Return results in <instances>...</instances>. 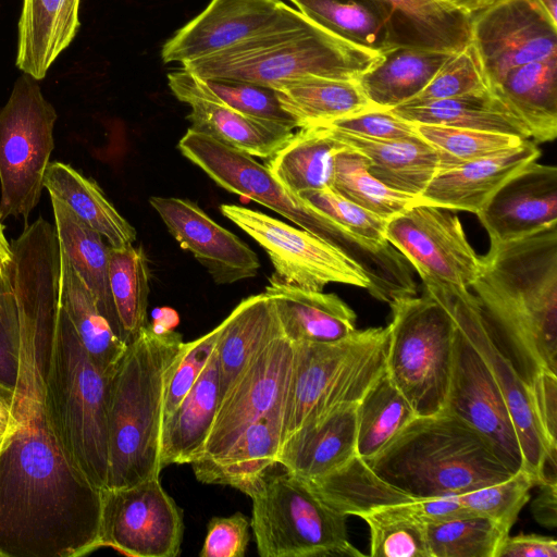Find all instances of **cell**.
Instances as JSON below:
<instances>
[{
    "label": "cell",
    "instance_id": "obj_11",
    "mask_svg": "<svg viewBox=\"0 0 557 557\" xmlns=\"http://www.w3.org/2000/svg\"><path fill=\"white\" fill-rule=\"evenodd\" d=\"M450 211L416 203L387 220L385 239L412 264L424 286L470 289L481 258Z\"/></svg>",
    "mask_w": 557,
    "mask_h": 557
},
{
    "label": "cell",
    "instance_id": "obj_34",
    "mask_svg": "<svg viewBox=\"0 0 557 557\" xmlns=\"http://www.w3.org/2000/svg\"><path fill=\"white\" fill-rule=\"evenodd\" d=\"M59 246L84 283L113 331L124 342L108 278V250L103 237L84 223L62 200L50 196Z\"/></svg>",
    "mask_w": 557,
    "mask_h": 557
},
{
    "label": "cell",
    "instance_id": "obj_4",
    "mask_svg": "<svg viewBox=\"0 0 557 557\" xmlns=\"http://www.w3.org/2000/svg\"><path fill=\"white\" fill-rule=\"evenodd\" d=\"M364 461L381 480L414 499L465 494L513 474L488 441L446 410L416 417Z\"/></svg>",
    "mask_w": 557,
    "mask_h": 557
},
{
    "label": "cell",
    "instance_id": "obj_59",
    "mask_svg": "<svg viewBox=\"0 0 557 557\" xmlns=\"http://www.w3.org/2000/svg\"><path fill=\"white\" fill-rule=\"evenodd\" d=\"M17 421L11 400L0 394V454L13 436Z\"/></svg>",
    "mask_w": 557,
    "mask_h": 557
},
{
    "label": "cell",
    "instance_id": "obj_49",
    "mask_svg": "<svg viewBox=\"0 0 557 557\" xmlns=\"http://www.w3.org/2000/svg\"><path fill=\"white\" fill-rule=\"evenodd\" d=\"M490 89L471 42L453 53L425 88L406 103L449 99Z\"/></svg>",
    "mask_w": 557,
    "mask_h": 557
},
{
    "label": "cell",
    "instance_id": "obj_47",
    "mask_svg": "<svg viewBox=\"0 0 557 557\" xmlns=\"http://www.w3.org/2000/svg\"><path fill=\"white\" fill-rule=\"evenodd\" d=\"M416 126L418 135L440 151L442 171L516 148L527 140L513 135L468 128L428 124Z\"/></svg>",
    "mask_w": 557,
    "mask_h": 557
},
{
    "label": "cell",
    "instance_id": "obj_40",
    "mask_svg": "<svg viewBox=\"0 0 557 557\" xmlns=\"http://www.w3.org/2000/svg\"><path fill=\"white\" fill-rule=\"evenodd\" d=\"M306 17L336 37L383 53L393 48L386 16L375 0H289Z\"/></svg>",
    "mask_w": 557,
    "mask_h": 557
},
{
    "label": "cell",
    "instance_id": "obj_55",
    "mask_svg": "<svg viewBox=\"0 0 557 557\" xmlns=\"http://www.w3.org/2000/svg\"><path fill=\"white\" fill-rule=\"evenodd\" d=\"M16 309L14 297L9 293L0 318V394L10 399L17 374V359L14 345Z\"/></svg>",
    "mask_w": 557,
    "mask_h": 557
},
{
    "label": "cell",
    "instance_id": "obj_39",
    "mask_svg": "<svg viewBox=\"0 0 557 557\" xmlns=\"http://www.w3.org/2000/svg\"><path fill=\"white\" fill-rule=\"evenodd\" d=\"M343 147L322 125L300 127L267 166L295 194L330 187L334 156Z\"/></svg>",
    "mask_w": 557,
    "mask_h": 557
},
{
    "label": "cell",
    "instance_id": "obj_33",
    "mask_svg": "<svg viewBox=\"0 0 557 557\" xmlns=\"http://www.w3.org/2000/svg\"><path fill=\"white\" fill-rule=\"evenodd\" d=\"M413 124L440 125L500 133L530 139L524 123L490 89L389 110Z\"/></svg>",
    "mask_w": 557,
    "mask_h": 557
},
{
    "label": "cell",
    "instance_id": "obj_28",
    "mask_svg": "<svg viewBox=\"0 0 557 557\" xmlns=\"http://www.w3.org/2000/svg\"><path fill=\"white\" fill-rule=\"evenodd\" d=\"M220 400L219 363L215 349L193 387L162 420L160 465L191 463L211 430Z\"/></svg>",
    "mask_w": 557,
    "mask_h": 557
},
{
    "label": "cell",
    "instance_id": "obj_17",
    "mask_svg": "<svg viewBox=\"0 0 557 557\" xmlns=\"http://www.w3.org/2000/svg\"><path fill=\"white\" fill-rule=\"evenodd\" d=\"M445 410L488 441L512 473L523 469V455L505 398L488 368L458 327Z\"/></svg>",
    "mask_w": 557,
    "mask_h": 557
},
{
    "label": "cell",
    "instance_id": "obj_41",
    "mask_svg": "<svg viewBox=\"0 0 557 557\" xmlns=\"http://www.w3.org/2000/svg\"><path fill=\"white\" fill-rule=\"evenodd\" d=\"M308 483L324 503L346 517L361 518L379 508L417 500L381 480L359 456L335 472Z\"/></svg>",
    "mask_w": 557,
    "mask_h": 557
},
{
    "label": "cell",
    "instance_id": "obj_53",
    "mask_svg": "<svg viewBox=\"0 0 557 557\" xmlns=\"http://www.w3.org/2000/svg\"><path fill=\"white\" fill-rule=\"evenodd\" d=\"M250 540V519L242 512L213 517L199 553L201 557H243Z\"/></svg>",
    "mask_w": 557,
    "mask_h": 557
},
{
    "label": "cell",
    "instance_id": "obj_23",
    "mask_svg": "<svg viewBox=\"0 0 557 557\" xmlns=\"http://www.w3.org/2000/svg\"><path fill=\"white\" fill-rule=\"evenodd\" d=\"M264 293L272 300L283 335L292 343H333L352 334L356 313L336 294L307 290L274 273Z\"/></svg>",
    "mask_w": 557,
    "mask_h": 557
},
{
    "label": "cell",
    "instance_id": "obj_61",
    "mask_svg": "<svg viewBox=\"0 0 557 557\" xmlns=\"http://www.w3.org/2000/svg\"><path fill=\"white\" fill-rule=\"evenodd\" d=\"M450 5L463 11L465 13L473 16L478 13H481L495 4L502 2L503 0H443Z\"/></svg>",
    "mask_w": 557,
    "mask_h": 557
},
{
    "label": "cell",
    "instance_id": "obj_50",
    "mask_svg": "<svg viewBox=\"0 0 557 557\" xmlns=\"http://www.w3.org/2000/svg\"><path fill=\"white\" fill-rule=\"evenodd\" d=\"M305 202L360 237L385 242L387 220L346 199L330 187L297 194Z\"/></svg>",
    "mask_w": 557,
    "mask_h": 557
},
{
    "label": "cell",
    "instance_id": "obj_51",
    "mask_svg": "<svg viewBox=\"0 0 557 557\" xmlns=\"http://www.w3.org/2000/svg\"><path fill=\"white\" fill-rule=\"evenodd\" d=\"M221 330L222 322L207 334L185 343L166 383L163 418L176 408L205 370L215 349Z\"/></svg>",
    "mask_w": 557,
    "mask_h": 557
},
{
    "label": "cell",
    "instance_id": "obj_62",
    "mask_svg": "<svg viewBox=\"0 0 557 557\" xmlns=\"http://www.w3.org/2000/svg\"><path fill=\"white\" fill-rule=\"evenodd\" d=\"M539 2L552 21L557 23V0H539Z\"/></svg>",
    "mask_w": 557,
    "mask_h": 557
},
{
    "label": "cell",
    "instance_id": "obj_22",
    "mask_svg": "<svg viewBox=\"0 0 557 557\" xmlns=\"http://www.w3.org/2000/svg\"><path fill=\"white\" fill-rule=\"evenodd\" d=\"M541 157L530 139L516 148L438 172L417 197L418 203L478 213L517 172Z\"/></svg>",
    "mask_w": 557,
    "mask_h": 557
},
{
    "label": "cell",
    "instance_id": "obj_2",
    "mask_svg": "<svg viewBox=\"0 0 557 557\" xmlns=\"http://www.w3.org/2000/svg\"><path fill=\"white\" fill-rule=\"evenodd\" d=\"M470 289L528 385L542 372L557 374V222L491 242Z\"/></svg>",
    "mask_w": 557,
    "mask_h": 557
},
{
    "label": "cell",
    "instance_id": "obj_46",
    "mask_svg": "<svg viewBox=\"0 0 557 557\" xmlns=\"http://www.w3.org/2000/svg\"><path fill=\"white\" fill-rule=\"evenodd\" d=\"M430 557H496L509 535L493 520L467 515L425 523Z\"/></svg>",
    "mask_w": 557,
    "mask_h": 557
},
{
    "label": "cell",
    "instance_id": "obj_13",
    "mask_svg": "<svg viewBox=\"0 0 557 557\" xmlns=\"http://www.w3.org/2000/svg\"><path fill=\"white\" fill-rule=\"evenodd\" d=\"M183 532L182 510L160 476L101 490L100 547L135 557H176Z\"/></svg>",
    "mask_w": 557,
    "mask_h": 557
},
{
    "label": "cell",
    "instance_id": "obj_1",
    "mask_svg": "<svg viewBox=\"0 0 557 557\" xmlns=\"http://www.w3.org/2000/svg\"><path fill=\"white\" fill-rule=\"evenodd\" d=\"M17 374L10 397L17 428L0 454V553L76 557L100 548L101 490L69 462L45 400L44 352L52 304L37 283L12 287Z\"/></svg>",
    "mask_w": 557,
    "mask_h": 557
},
{
    "label": "cell",
    "instance_id": "obj_32",
    "mask_svg": "<svg viewBox=\"0 0 557 557\" xmlns=\"http://www.w3.org/2000/svg\"><path fill=\"white\" fill-rule=\"evenodd\" d=\"M453 53L393 47L357 83L374 107L391 110L418 96Z\"/></svg>",
    "mask_w": 557,
    "mask_h": 557
},
{
    "label": "cell",
    "instance_id": "obj_6",
    "mask_svg": "<svg viewBox=\"0 0 557 557\" xmlns=\"http://www.w3.org/2000/svg\"><path fill=\"white\" fill-rule=\"evenodd\" d=\"M110 379L94 364L58 302L44 352L46 406L69 462L96 490L108 479Z\"/></svg>",
    "mask_w": 557,
    "mask_h": 557
},
{
    "label": "cell",
    "instance_id": "obj_63",
    "mask_svg": "<svg viewBox=\"0 0 557 557\" xmlns=\"http://www.w3.org/2000/svg\"><path fill=\"white\" fill-rule=\"evenodd\" d=\"M0 557H2L1 553H0Z\"/></svg>",
    "mask_w": 557,
    "mask_h": 557
},
{
    "label": "cell",
    "instance_id": "obj_10",
    "mask_svg": "<svg viewBox=\"0 0 557 557\" xmlns=\"http://www.w3.org/2000/svg\"><path fill=\"white\" fill-rule=\"evenodd\" d=\"M53 106L37 79L23 74L0 109V218L27 222L44 189V176L54 148Z\"/></svg>",
    "mask_w": 557,
    "mask_h": 557
},
{
    "label": "cell",
    "instance_id": "obj_9",
    "mask_svg": "<svg viewBox=\"0 0 557 557\" xmlns=\"http://www.w3.org/2000/svg\"><path fill=\"white\" fill-rule=\"evenodd\" d=\"M249 497L250 528L261 557L363 556L349 542L347 517L286 470L267 474Z\"/></svg>",
    "mask_w": 557,
    "mask_h": 557
},
{
    "label": "cell",
    "instance_id": "obj_60",
    "mask_svg": "<svg viewBox=\"0 0 557 557\" xmlns=\"http://www.w3.org/2000/svg\"><path fill=\"white\" fill-rule=\"evenodd\" d=\"M177 312L169 307L156 308L152 312V321L148 323L151 331L158 335L168 334L178 325Z\"/></svg>",
    "mask_w": 557,
    "mask_h": 557
},
{
    "label": "cell",
    "instance_id": "obj_54",
    "mask_svg": "<svg viewBox=\"0 0 557 557\" xmlns=\"http://www.w3.org/2000/svg\"><path fill=\"white\" fill-rule=\"evenodd\" d=\"M536 422L548 448L547 465L556 470L557 374L542 372L530 383Z\"/></svg>",
    "mask_w": 557,
    "mask_h": 557
},
{
    "label": "cell",
    "instance_id": "obj_27",
    "mask_svg": "<svg viewBox=\"0 0 557 557\" xmlns=\"http://www.w3.org/2000/svg\"><path fill=\"white\" fill-rule=\"evenodd\" d=\"M81 0H23L17 25L16 66L42 79L79 27Z\"/></svg>",
    "mask_w": 557,
    "mask_h": 557
},
{
    "label": "cell",
    "instance_id": "obj_42",
    "mask_svg": "<svg viewBox=\"0 0 557 557\" xmlns=\"http://www.w3.org/2000/svg\"><path fill=\"white\" fill-rule=\"evenodd\" d=\"M417 417L385 373L358 403L357 456L369 460L384 449Z\"/></svg>",
    "mask_w": 557,
    "mask_h": 557
},
{
    "label": "cell",
    "instance_id": "obj_52",
    "mask_svg": "<svg viewBox=\"0 0 557 557\" xmlns=\"http://www.w3.org/2000/svg\"><path fill=\"white\" fill-rule=\"evenodd\" d=\"M319 125L368 139L386 140L418 135L416 124L380 108Z\"/></svg>",
    "mask_w": 557,
    "mask_h": 557
},
{
    "label": "cell",
    "instance_id": "obj_8",
    "mask_svg": "<svg viewBox=\"0 0 557 557\" xmlns=\"http://www.w3.org/2000/svg\"><path fill=\"white\" fill-rule=\"evenodd\" d=\"M425 287L418 296L391 304L386 374L417 417L445 410L457 325L443 289Z\"/></svg>",
    "mask_w": 557,
    "mask_h": 557
},
{
    "label": "cell",
    "instance_id": "obj_24",
    "mask_svg": "<svg viewBox=\"0 0 557 557\" xmlns=\"http://www.w3.org/2000/svg\"><path fill=\"white\" fill-rule=\"evenodd\" d=\"M282 418L283 404L250 424L223 456L193 461L196 479L206 484L230 485L249 496L269 469L277 465Z\"/></svg>",
    "mask_w": 557,
    "mask_h": 557
},
{
    "label": "cell",
    "instance_id": "obj_44",
    "mask_svg": "<svg viewBox=\"0 0 557 557\" xmlns=\"http://www.w3.org/2000/svg\"><path fill=\"white\" fill-rule=\"evenodd\" d=\"M331 189L386 220L418 203L417 198L391 189L369 172L368 159L345 146L333 161Z\"/></svg>",
    "mask_w": 557,
    "mask_h": 557
},
{
    "label": "cell",
    "instance_id": "obj_43",
    "mask_svg": "<svg viewBox=\"0 0 557 557\" xmlns=\"http://www.w3.org/2000/svg\"><path fill=\"white\" fill-rule=\"evenodd\" d=\"M108 278L119 322L128 344L148 323L149 270L140 247L108 250Z\"/></svg>",
    "mask_w": 557,
    "mask_h": 557
},
{
    "label": "cell",
    "instance_id": "obj_3",
    "mask_svg": "<svg viewBox=\"0 0 557 557\" xmlns=\"http://www.w3.org/2000/svg\"><path fill=\"white\" fill-rule=\"evenodd\" d=\"M184 345L180 333L158 335L148 323L128 343L109 385L104 488L160 476L164 393Z\"/></svg>",
    "mask_w": 557,
    "mask_h": 557
},
{
    "label": "cell",
    "instance_id": "obj_58",
    "mask_svg": "<svg viewBox=\"0 0 557 557\" xmlns=\"http://www.w3.org/2000/svg\"><path fill=\"white\" fill-rule=\"evenodd\" d=\"M0 218V318L3 312L7 297L12 288V268L14 255L11 243L4 235V224Z\"/></svg>",
    "mask_w": 557,
    "mask_h": 557
},
{
    "label": "cell",
    "instance_id": "obj_21",
    "mask_svg": "<svg viewBox=\"0 0 557 557\" xmlns=\"http://www.w3.org/2000/svg\"><path fill=\"white\" fill-rule=\"evenodd\" d=\"M357 404L333 408L288 435L277 463L307 481L324 478L357 456Z\"/></svg>",
    "mask_w": 557,
    "mask_h": 557
},
{
    "label": "cell",
    "instance_id": "obj_12",
    "mask_svg": "<svg viewBox=\"0 0 557 557\" xmlns=\"http://www.w3.org/2000/svg\"><path fill=\"white\" fill-rule=\"evenodd\" d=\"M220 210L265 250L282 282L307 290L321 292L330 283H341L369 292L364 272L311 233L246 207L225 203Z\"/></svg>",
    "mask_w": 557,
    "mask_h": 557
},
{
    "label": "cell",
    "instance_id": "obj_5",
    "mask_svg": "<svg viewBox=\"0 0 557 557\" xmlns=\"http://www.w3.org/2000/svg\"><path fill=\"white\" fill-rule=\"evenodd\" d=\"M380 57L286 5L264 29L225 50L183 63L182 69L203 78L237 79L276 89L309 75L357 81Z\"/></svg>",
    "mask_w": 557,
    "mask_h": 557
},
{
    "label": "cell",
    "instance_id": "obj_48",
    "mask_svg": "<svg viewBox=\"0 0 557 557\" xmlns=\"http://www.w3.org/2000/svg\"><path fill=\"white\" fill-rule=\"evenodd\" d=\"M534 486H539L537 480L521 469L504 481L460 494L458 498L469 513L493 520L509 534Z\"/></svg>",
    "mask_w": 557,
    "mask_h": 557
},
{
    "label": "cell",
    "instance_id": "obj_26",
    "mask_svg": "<svg viewBox=\"0 0 557 557\" xmlns=\"http://www.w3.org/2000/svg\"><path fill=\"white\" fill-rule=\"evenodd\" d=\"M324 127L337 141L363 154L369 161V172L396 191L417 198L443 170L440 151L419 135L368 139Z\"/></svg>",
    "mask_w": 557,
    "mask_h": 557
},
{
    "label": "cell",
    "instance_id": "obj_45",
    "mask_svg": "<svg viewBox=\"0 0 557 557\" xmlns=\"http://www.w3.org/2000/svg\"><path fill=\"white\" fill-rule=\"evenodd\" d=\"M418 500L379 508L361 517L370 531V556L430 557L425 522L417 516Z\"/></svg>",
    "mask_w": 557,
    "mask_h": 557
},
{
    "label": "cell",
    "instance_id": "obj_56",
    "mask_svg": "<svg viewBox=\"0 0 557 557\" xmlns=\"http://www.w3.org/2000/svg\"><path fill=\"white\" fill-rule=\"evenodd\" d=\"M496 557H557V541L540 534L507 535Z\"/></svg>",
    "mask_w": 557,
    "mask_h": 557
},
{
    "label": "cell",
    "instance_id": "obj_35",
    "mask_svg": "<svg viewBox=\"0 0 557 557\" xmlns=\"http://www.w3.org/2000/svg\"><path fill=\"white\" fill-rule=\"evenodd\" d=\"M44 187L107 239L110 247L131 246L136 240L134 226L108 200L97 182L72 165L50 162L45 172Z\"/></svg>",
    "mask_w": 557,
    "mask_h": 557
},
{
    "label": "cell",
    "instance_id": "obj_19",
    "mask_svg": "<svg viewBox=\"0 0 557 557\" xmlns=\"http://www.w3.org/2000/svg\"><path fill=\"white\" fill-rule=\"evenodd\" d=\"M281 0H211L163 46L164 63H186L225 50L272 24L284 11Z\"/></svg>",
    "mask_w": 557,
    "mask_h": 557
},
{
    "label": "cell",
    "instance_id": "obj_29",
    "mask_svg": "<svg viewBox=\"0 0 557 557\" xmlns=\"http://www.w3.org/2000/svg\"><path fill=\"white\" fill-rule=\"evenodd\" d=\"M280 335L283 332L273 302L265 293L243 299L232 310L222 321L215 345L220 399L256 356Z\"/></svg>",
    "mask_w": 557,
    "mask_h": 557
},
{
    "label": "cell",
    "instance_id": "obj_37",
    "mask_svg": "<svg viewBox=\"0 0 557 557\" xmlns=\"http://www.w3.org/2000/svg\"><path fill=\"white\" fill-rule=\"evenodd\" d=\"M168 82L182 102L207 100L292 131L298 128L293 116L281 106L273 88L237 79L203 78L183 69L170 73Z\"/></svg>",
    "mask_w": 557,
    "mask_h": 557
},
{
    "label": "cell",
    "instance_id": "obj_30",
    "mask_svg": "<svg viewBox=\"0 0 557 557\" xmlns=\"http://www.w3.org/2000/svg\"><path fill=\"white\" fill-rule=\"evenodd\" d=\"M59 302L94 364L103 375L112 376L128 344L113 331L94 294L61 249Z\"/></svg>",
    "mask_w": 557,
    "mask_h": 557
},
{
    "label": "cell",
    "instance_id": "obj_64",
    "mask_svg": "<svg viewBox=\"0 0 557 557\" xmlns=\"http://www.w3.org/2000/svg\"><path fill=\"white\" fill-rule=\"evenodd\" d=\"M2 555V554H1ZM3 557V556H2Z\"/></svg>",
    "mask_w": 557,
    "mask_h": 557
},
{
    "label": "cell",
    "instance_id": "obj_7",
    "mask_svg": "<svg viewBox=\"0 0 557 557\" xmlns=\"http://www.w3.org/2000/svg\"><path fill=\"white\" fill-rule=\"evenodd\" d=\"M293 345L283 401L282 442L324 412L359 403L386 373L387 326L356 330L333 343Z\"/></svg>",
    "mask_w": 557,
    "mask_h": 557
},
{
    "label": "cell",
    "instance_id": "obj_15",
    "mask_svg": "<svg viewBox=\"0 0 557 557\" xmlns=\"http://www.w3.org/2000/svg\"><path fill=\"white\" fill-rule=\"evenodd\" d=\"M443 290L458 330L488 368L505 398L523 455V469L540 485L547 478L548 448L536 422L530 386L494 337L473 293L470 289Z\"/></svg>",
    "mask_w": 557,
    "mask_h": 557
},
{
    "label": "cell",
    "instance_id": "obj_38",
    "mask_svg": "<svg viewBox=\"0 0 557 557\" xmlns=\"http://www.w3.org/2000/svg\"><path fill=\"white\" fill-rule=\"evenodd\" d=\"M190 129L207 134L250 156L271 158L292 138L293 131L256 119L224 104L195 99L187 102Z\"/></svg>",
    "mask_w": 557,
    "mask_h": 557
},
{
    "label": "cell",
    "instance_id": "obj_36",
    "mask_svg": "<svg viewBox=\"0 0 557 557\" xmlns=\"http://www.w3.org/2000/svg\"><path fill=\"white\" fill-rule=\"evenodd\" d=\"M283 109L298 128L319 125L374 109L357 81L304 76L287 81L276 89Z\"/></svg>",
    "mask_w": 557,
    "mask_h": 557
},
{
    "label": "cell",
    "instance_id": "obj_31",
    "mask_svg": "<svg viewBox=\"0 0 557 557\" xmlns=\"http://www.w3.org/2000/svg\"><path fill=\"white\" fill-rule=\"evenodd\" d=\"M490 90L524 123L531 138H556L557 55L509 70Z\"/></svg>",
    "mask_w": 557,
    "mask_h": 557
},
{
    "label": "cell",
    "instance_id": "obj_57",
    "mask_svg": "<svg viewBox=\"0 0 557 557\" xmlns=\"http://www.w3.org/2000/svg\"><path fill=\"white\" fill-rule=\"evenodd\" d=\"M540 492L532 503L534 519L545 528L557 525V482L556 475H547L541 483Z\"/></svg>",
    "mask_w": 557,
    "mask_h": 557
},
{
    "label": "cell",
    "instance_id": "obj_18",
    "mask_svg": "<svg viewBox=\"0 0 557 557\" xmlns=\"http://www.w3.org/2000/svg\"><path fill=\"white\" fill-rule=\"evenodd\" d=\"M149 202L175 240L194 255L216 284H232L257 275L260 261L256 252L197 203L160 196H152Z\"/></svg>",
    "mask_w": 557,
    "mask_h": 557
},
{
    "label": "cell",
    "instance_id": "obj_16",
    "mask_svg": "<svg viewBox=\"0 0 557 557\" xmlns=\"http://www.w3.org/2000/svg\"><path fill=\"white\" fill-rule=\"evenodd\" d=\"M293 356L294 345L284 335L256 356L220 399L209 435L194 461L223 456L250 424L283 404Z\"/></svg>",
    "mask_w": 557,
    "mask_h": 557
},
{
    "label": "cell",
    "instance_id": "obj_25",
    "mask_svg": "<svg viewBox=\"0 0 557 557\" xmlns=\"http://www.w3.org/2000/svg\"><path fill=\"white\" fill-rule=\"evenodd\" d=\"M392 47L458 52L471 42V16L443 0H375Z\"/></svg>",
    "mask_w": 557,
    "mask_h": 557
},
{
    "label": "cell",
    "instance_id": "obj_20",
    "mask_svg": "<svg viewBox=\"0 0 557 557\" xmlns=\"http://www.w3.org/2000/svg\"><path fill=\"white\" fill-rule=\"evenodd\" d=\"M491 242H506L557 222V168L533 161L476 213Z\"/></svg>",
    "mask_w": 557,
    "mask_h": 557
},
{
    "label": "cell",
    "instance_id": "obj_14",
    "mask_svg": "<svg viewBox=\"0 0 557 557\" xmlns=\"http://www.w3.org/2000/svg\"><path fill=\"white\" fill-rule=\"evenodd\" d=\"M471 45L491 88L513 67L557 55V23L539 0H503L471 16Z\"/></svg>",
    "mask_w": 557,
    "mask_h": 557
}]
</instances>
